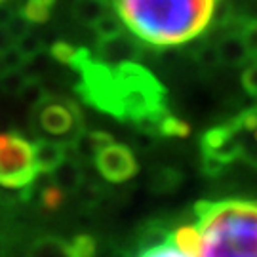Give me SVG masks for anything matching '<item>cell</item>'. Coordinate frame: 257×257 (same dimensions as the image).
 <instances>
[{
    "label": "cell",
    "instance_id": "6da1fadb",
    "mask_svg": "<svg viewBox=\"0 0 257 257\" xmlns=\"http://www.w3.org/2000/svg\"><path fill=\"white\" fill-rule=\"evenodd\" d=\"M122 25L141 42L170 48L200 37L217 0H112Z\"/></svg>",
    "mask_w": 257,
    "mask_h": 257
},
{
    "label": "cell",
    "instance_id": "7a4b0ae2",
    "mask_svg": "<svg viewBox=\"0 0 257 257\" xmlns=\"http://www.w3.org/2000/svg\"><path fill=\"white\" fill-rule=\"evenodd\" d=\"M198 249L194 257H257V198L194 204Z\"/></svg>",
    "mask_w": 257,
    "mask_h": 257
},
{
    "label": "cell",
    "instance_id": "3957f363",
    "mask_svg": "<svg viewBox=\"0 0 257 257\" xmlns=\"http://www.w3.org/2000/svg\"><path fill=\"white\" fill-rule=\"evenodd\" d=\"M31 128L38 138L55 139L69 147L84 132V114L76 103L46 93L31 109Z\"/></svg>",
    "mask_w": 257,
    "mask_h": 257
},
{
    "label": "cell",
    "instance_id": "277c9868",
    "mask_svg": "<svg viewBox=\"0 0 257 257\" xmlns=\"http://www.w3.org/2000/svg\"><path fill=\"white\" fill-rule=\"evenodd\" d=\"M38 174L33 143L18 132H0V187L25 189Z\"/></svg>",
    "mask_w": 257,
    "mask_h": 257
},
{
    "label": "cell",
    "instance_id": "5b68a950",
    "mask_svg": "<svg viewBox=\"0 0 257 257\" xmlns=\"http://www.w3.org/2000/svg\"><path fill=\"white\" fill-rule=\"evenodd\" d=\"M242 158L240 130L230 120L208 130L200 138V170L208 177H219L232 162Z\"/></svg>",
    "mask_w": 257,
    "mask_h": 257
},
{
    "label": "cell",
    "instance_id": "8992f818",
    "mask_svg": "<svg viewBox=\"0 0 257 257\" xmlns=\"http://www.w3.org/2000/svg\"><path fill=\"white\" fill-rule=\"evenodd\" d=\"M93 166L109 183H126L139 172L138 158L134 155V151L128 145H120L114 141L95 153Z\"/></svg>",
    "mask_w": 257,
    "mask_h": 257
},
{
    "label": "cell",
    "instance_id": "52a82bcc",
    "mask_svg": "<svg viewBox=\"0 0 257 257\" xmlns=\"http://www.w3.org/2000/svg\"><path fill=\"white\" fill-rule=\"evenodd\" d=\"M136 57H138L136 42L126 38L122 33L101 38V42L97 46V59L110 67L126 63V61H136Z\"/></svg>",
    "mask_w": 257,
    "mask_h": 257
},
{
    "label": "cell",
    "instance_id": "ba28073f",
    "mask_svg": "<svg viewBox=\"0 0 257 257\" xmlns=\"http://www.w3.org/2000/svg\"><path fill=\"white\" fill-rule=\"evenodd\" d=\"M50 181L57 185L65 194H76L78 189L86 181L82 160L67 151V156L63 158V162L50 174Z\"/></svg>",
    "mask_w": 257,
    "mask_h": 257
},
{
    "label": "cell",
    "instance_id": "9c48e42d",
    "mask_svg": "<svg viewBox=\"0 0 257 257\" xmlns=\"http://www.w3.org/2000/svg\"><path fill=\"white\" fill-rule=\"evenodd\" d=\"M33 155H35V164H37L38 172L50 175L63 162V158L67 156V147L61 141L38 138L33 143Z\"/></svg>",
    "mask_w": 257,
    "mask_h": 257
},
{
    "label": "cell",
    "instance_id": "30bf717a",
    "mask_svg": "<svg viewBox=\"0 0 257 257\" xmlns=\"http://www.w3.org/2000/svg\"><path fill=\"white\" fill-rule=\"evenodd\" d=\"M181 183H183V174L174 166H160L149 177V189L156 194L174 193Z\"/></svg>",
    "mask_w": 257,
    "mask_h": 257
},
{
    "label": "cell",
    "instance_id": "8fae6325",
    "mask_svg": "<svg viewBox=\"0 0 257 257\" xmlns=\"http://www.w3.org/2000/svg\"><path fill=\"white\" fill-rule=\"evenodd\" d=\"M215 50H217V59L221 63H227L230 67L242 65L249 57L248 48L244 44L242 37H238V35H230V37L223 38Z\"/></svg>",
    "mask_w": 257,
    "mask_h": 257
},
{
    "label": "cell",
    "instance_id": "7c38bea8",
    "mask_svg": "<svg viewBox=\"0 0 257 257\" xmlns=\"http://www.w3.org/2000/svg\"><path fill=\"white\" fill-rule=\"evenodd\" d=\"M189 134H191V126L185 120L174 116L170 110L156 122L153 130V136H162V138H187Z\"/></svg>",
    "mask_w": 257,
    "mask_h": 257
},
{
    "label": "cell",
    "instance_id": "4fadbf2b",
    "mask_svg": "<svg viewBox=\"0 0 257 257\" xmlns=\"http://www.w3.org/2000/svg\"><path fill=\"white\" fill-rule=\"evenodd\" d=\"M27 257H69L67 242L57 236H42L31 246Z\"/></svg>",
    "mask_w": 257,
    "mask_h": 257
},
{
    "label": "cell",
    "instance_id": "5bb4252c",
    "mask_svg": "<svg viewBox=\"0 0 257 257\" xmlns=\"http://www.w3.org/2000/svg\"><path fill=\"white\" fill-rule=\"evenodd\" d=\"M136 257H189L181 249L175 246V242L170 236H162L156 242H147L143 244V248L138 251Z\"/></svg>",
    "mask_w": 257,
    "mask_h": 257
},
{
    "label": "cell",
    "instance_id": "9a60e30c",
    "mask_svg": "<svg viewBox=\"0 0 257 257\" xmlns=\"http://www.w3.org/2000/svg\"><path fill=\"white\" fill-rule=\"evenodd\" d=\"M99 251V244L95 236L88 232L74 234L73 238L67 242V253L69 257H95Z\"/></svg>",
    "mask_w": 257,
    "mask_h": 257
},
{
    "label": "cell",
    "instance_id": "2e32d148",
    "mask_svg": "<svg viewBox=\"0 0 257 257\" xmlns=\"http://www.w3.org/2000/svg\"><path fill=\"white\" fill-rule=\"evenodd\" d=\"M105 14H107V10H105L103 0H76L74 2V16L82 23L95 25L97 19L103 18Z\"/></svg>",
    "mask_w": 257,
    "mask_h": 257
},
{
    "label": "cell",
    "instance_id": "e0dca14e",
    "mask_svg": "<svg viewBox=\"0 0 257 257\" xmlns=\"http://www.w3.org/2000/svg\"><path fill=\"white\" fill-rule=\"evenodd\" d=\"M52 8L54 4H50L46 0H27L21 8V16L33 25H42L52 16Z\"/></svg>",
    "mask_w": 257,
    "mask_h": 257
},
{
    "label": "cell",
    "instance_id": "ac0fdd59",
    "mask_svg": "<svg viewBox=\"0 0 257 257\" xmlns=\"http://www.w3.org/2000/svg\"><path fill=\"white\" fill-rule=\"evenodd\" d=\"M65 196H67V194H65L57 185L50 181V183L42 189V193H40V204H42V208H44V210L55 211L63 206Z\"/></svg>",
    "mask_w": 257,
    "mask_h": 257
},
{
    "label": "cell",
    "instance_id": "d6986e66",
    "mask_svg": "<svg viewBox=\"0 0 257 257\" xmlns=\"http://www.w3.org/2000/svg\"><path fill=\"white\" fill-rule=\"evenodd\" d=\"M50 54L55 61L67 65V67H73L76 61V55H78V48H74L69 42H55L54 46L50 48Z\"/></svg>",
    "mask_w": 257,
    "mask_h": 257
},
{
    "label": "cell",
    "instance_id": "ffe728a7",
    "mask_svg": "<svg viewBox=\"0 0 257 257\" xmlns=\"http://www.w3.org/2000/svg\"><path fill=\"white\" fill-rule=\"evenodd\" d=\"M120 18L118 16H112V14H105L103 18L97 19V23L93 25L95 31L99 33V37L105 38V37H112V35H118L120 33Z\"/></svg>",
    "mask_w": 257,
    "mask_h": 257
},
{
    "label": "cell",
    "instance_id": "44dd1931",
    "mask_svg": "<svg viewBox=\"0 0 257 257\" xmlns=\"http://www.w3.org/2000/svg\"><path fill=\"white\" fill-rule=\"evenodd\" d=\"M16 44H18V37L14 35L10 25L8 23H0V55L14 50Z\"/></svg>",
    "mask_w": 257,
    "mask_h": 257
},
{
    "label": "cell",
    "instance_id": "7402d4cb",
    "mask_svg": "<svg viewBox=\"0 0 257 257\" xmlns=\"http://www.w3.org/2000/svg\"><path fill=\"white\" fill-rule=\"evenodd\" d=\"M242 86H244V90L249 95L257 97V61L244 69V73H242Z\"/></svg>",
    "mask_w": 257,
    "mask_h": 257
},
{
    "label": "cell",
    "instance_id": "603a6c76",
    "mask_svg": "<svg viewBox=\"0 0 257 257\" xmlns=\"http://www.w3.org/2000/svg\"><path fill=\"white\" fill-rule=\"evenodd\" d=\"M242 40L248 48L249 55H257V21H251L242 29Z\"/></svg>",
    "mask_w": 257,
    "mask_h": 257
},
{
    "label": "cell",
    "instance_id": "cb8c5ba5",
    "mask_svg": "<svg viewBox=\"0 0 257 257\" xmlns=\"http://www.w3.org/2000/svg\"><path fill=\"white\" fill-rule=\"evenodd\" d=\"M46 2H50V4H55V0H46Z\"/></svg>",
    "mask_w": 257,
    "mask_h": 257
},
{
    "label": "cell",
    "instance_id": "d4e9b609",
    "mask_svg": "<svg viewBox=\"0 0 257 257\" xmlns=\"http://www.w3.org/2000/svg\"><path fill=\"white\" fill-rule=\"evenodd\" d=\"M103 2H105V0H103Z\"/></svg>",
    "mask_w": 257,
    "mask_h": 257
},
{
    "label": "cell",
    "instance_id": "484cf974",
    "mask_svg": "<svg viewBox=\"0 0 257 257\" xmlns=\"http://www.w3.org/2000/svg\"><path fill=\"white\" fill-rule=\"evenodd\" d=\"M0 2H2V0H0Z\"/></svg>",
    "mask_w": 257,
    "mask_h": 257
}]
</instances>
